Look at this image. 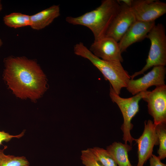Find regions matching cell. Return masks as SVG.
Wrapping results in <instances>:
<instances>
[{
    "label": "cell",
    "mask_w": 166,
    "mask_h": 166,
    "mask_svg": "<svg viewBox=\"0 0 166 166\" xmlns=\"http://www.w3.org/2000/svg\"><path fill=\"white\" fill-rule=\"evenodd\" d=\"M120 6L117 0H103L94 10L78 17L68 16L65 20L70 24L82 25L89 28L96 41L105 36Z\"/></svg>",
    "instance_id": "cell-2"
},
{
    "label": "cell",
    "mask_w": 166,
    "mask_h": 166,
    "mask_svg": "<svg viewBox=\"0 0 166 166\" xmlns=\"http://www.w3.org/2000/svg\"><path fill=\"white\" fill-rule=\"evenodd\" d=\"M132 149L131 146L128 144L115 142L108 146L106 150L118 166H132L128 154Z\"/></svg>",
    "instance_id": "cell-14"
},
{
    "label": "cell",
    "mask_w": 166,
    "mask_h": 166,
    "mask_svg": "<svg viewBox=\"0 0 166 166\" xmlns=\"http://www.w3.org/2000/svg\"><path fill=\"white\" fill-rule=\"evenodd\" d=\"M144 124L142 134L134 140L138 145V161L137 166H143L153 154L154 146L159 145L156 125L150 120L145 121Z\"/></svg>",
    "instance_id": "cell-6"
},
{
    "label": "cell",
    "mask_w": 166,
    "mask_h": 166,
    "mask_svg": "<svg viewBox=\"0 0 166 166\" xmlns=\"http://www.w3.org/2000/svg\"><path fill=\"white\" fill-rule=\"evenodd\" d=\"M4 24L7 26L14 28L30 26V16L20 13H13L4 16Z\"/></svg>",
    "instance_id": "cell-15"
},
{
    "label": "cell",
    "mask_w": 166,
    "mask_h": 166,
    "mask_svg": "<svg viewBox=\"0 0 166 166\" xmlns=\"http://www.w3.org/2000/svg\"><path fill=\"white\" fill-rule=\"evenodd\" d=\"M3 44L2 42L1 38H0V48L2 46Z\"/></svg>",
    "instance_id": "cell-24"
},
{
    "label": "cell",
    "mask_w": 166,
    "mask_h": 166,
    "mask_svg": "<svg viewBox=\"0 0 166 166\" xmlns=\"http://www.w3.org/2000/svg\"><path fill=\"white\" fill-rule=\"evenodd\" d=\"M166 73L165 66H154L151 70L142 77L136 80L131 78L128 83L127 89L132 95H135L147 91L151 86L157 87L165 85Z\"/></svg>",
    "instance_id": "cell-9"
},
{
    "label": "cell",
    "mask_w": 166,
    "mask_h": 166,
    "mask_svg": "<svg viewBox=\"0 0 166 166\" xmlns=\"http://www.w3.org/2000/svg\"><path fill=\"white\" fill-rule=\"evenodd\" d=\"M166 124H160L156 125V130L157 135L159 148L157 153L158 157L161 160L166 157Z\"/></svg>",
    "instance_id": "cell-17"
},
{
    "label": "cell",
    "mask_w": 166,
    "mask_h": 166,
    "mask_svg": "<svg viewBox=\"0 0 166 166\" xmlns=\"http://www.w3.org/2000/svg\"><path fill=\"white\" fill-rule=\"evenodd\" d=\"M7 148L5 146L3 149H0V166H29L30 163L24 156H16L6 155L4 152Z\"/></svg>",
    "instance_id": "cell-16"
},
{
    "label": "cell",
    "mask_w": 166,
    "mask_h": 166,
    "mask_svg": "<svg viewBox=\"0 0 166 166\" xmlns=\"http://www.w3.org/2000/svg\"><path fill=\"white\" fill-rule=\"evenodd\" d=\"M118 1L119 2L123 3L130 7L132 0H120Z\"/></svg>",
    "instance_id": "cell-22"
},
{
    "label": "cell",
    "mask_w": 166,
    "mask_h": 166,
    "mask_svg": "<svg viewBox=\"0 0 166 166\" xmlns=\"http://www.w3.org/2000/svg\"><path fill=\"white\" fill-rule=\"evenodd\" d=\"M119 2L120 4L119 10L105 35L113 39L117 42L136 21L130 7L123 3Z\"/></svg>",
    "instance_id": "cell-10"
},
{
    "label": "cell",
    "mask_w": 166,
    "mask_h": 166,
    "mask_svg": "<svg viewBox=\"0 0 166 166\" xmlns=\"http://www.w3.org/2000/svg\"><path fill=\"white\" fill-rule=\"evenodd\" d=\"M81 159L85 166H104L96 159L90 148L81 151Z\"/></svg>",
    "instance_id": "cell-19"
},
{
    "label": "cell",
    "mask_w": 166,
    "mask_h": 166,
    "mask_svg": "<svg viewBox=\"0 0 166 166\" xmlns=\"http://www.w3.org/2000/svg\"><path fill=\"white\" fill-rule=\"evenodd\" d=\"M60 15L59 5H53L34 15L30 16L31 28L39 30L49 26Z\"/></svg>",
    "instance_id": "cell-13"
},
{
    "label": "cell",
    "mask_w": 166,
    "mask_h": 166,
    "mask_svg": "<svg viewBox=\"0 0 166 166\" xmlns=\"http://www.w3.org/2000/svg\"><path fill=\"white\" fill-rule=\"evenodd\" d=\"M148 91L147 90L140 92L131 97L123 98L116 93L111 85L110 86V97L113 102L116 103L119 107L123 118V123L121 127L123 133V140L125 144L128 142L131 146L133 141L135 140L130 133L133 127L131 120L139 111V101Z\"/></svg>",
    "instance_id": "cell-5"
},
{
    "label": "cell",
    "mask_w": 166,
    "mask_h": 166,
    "mask_svg": "<svg viewBox=\"0 0 166 166\" xmlns=\"http://www.w3.org/2000/svg\"><path fill=\"white\" fill-rule=\"evenodd\" d=\"M89 49L95 56L104 60L123 61L118 42L109 37L105 36L94 41Z\"/></svg>",
    "instance_id": "cell-11"
},
{
    "label": "cell",
    "mask_w": 166,
    "mask_h": 166,
    "mask_svg": "<svg viewBox=\"0 0 166 166\" xmlns=\"http://www.w3.org/2000/svg\"><path fill=\"white\" fill-rule=\"evenodd\" d=\"M155 24V21L145 22L136 20L118 42L121 52L125 51L132 44L146 38L148 34Z\"/></svg>",
    "instance_id": "cell-12"
},
{
    "label": "cell",
    "mask_w": 166,
    "mask_h": 166,
    "mask_svg": "<svg viewBox=\"0 0 166 166\" xmlns=\"http://www.w3.org/2000/svg\"><path fill=\"white\" fill-rule=\"evenodd\" d=\"M4 63V79L17 97L35 101L45 91L46 77L35 61L9 57Z\"/></svg>",
    "instance_id": "cell-1"
},
{
    "label": "cell",
    "mask_w": 166,
    "mask_h": 166,
    "mask_svg": "<svg viewBox=\"0 0 166 166\" xmlns=\"http://www.w3.org/2000/svg\"><path fill=\"white\" fill-rule=\"evenodd\" d=\"M90 149L96 159L104 166H118L106 150L98 147Z\"/></svg>",
    "instance_id": "cell-18"
},
{
    "label": "cell",
    "mask_w": 166,
    "mask_h": 166,
    "mask_svg": "<svg viewBox=\"0 0 166 166\" xmlns=\"http://www.w3.org/2000/svg\"><path fill=\"white\" fill-rule=\"evenodd\" d=\"M151 46L146 64L140 71L130 76L131 79L144 73L152 67L166 65V35L164 26L161 23L155 25L148 34Z\"/></svg>",
    "instance_id": "cell-4"
},
{
    "label": "cell",
    "mask_w": 166,
    "mask_h": 166,
    "mask_svg": "<svg viewBox=\"0 0 166 166\" xmlns=\"http://www.w3.org/2000/svg\"><path fill=\"white\" fill-rule=\"evenodd\" d=\"M25 130H24L19 134L14 136L4 131H0V145H2L3 141L8 142L13 138H19L24 136Z\"/></svg>",
    "instance_id": "cell-20"
},
{
    "label": "cell",
    "mask_w": 166,
    "mask_h": 166,
    "mask_svg": "<svg viewBox=\"0 0 166 166\" xmlns=\"http://www.w3.org/2000/svg\"><path fill=\"white\" fill-rule=\"evenodd\" d=\"M136 20H155L166 13V3L156 0H132L130 7Z\"/></svg>",
    "instance_id": "cell-7"
},
{
    "label": "cell",
    "mask_w": 166,
    "mask_h": 166,
    "mask_svg": "<svg viewBox=\"0 0 166 166\" xmlns=\"http://www.w3.org/2000/svg\"><path fill=\"white\" fill-rule=\"evenodd\" d=\"M73 50L75 54L88 59L98 69L117 94H120L123 88L127 87L130 76L124 69L121 62L105 61L96 57L81 42L75 45Z\"/></svg>",
    "instance_id": "cell-3"
},
{
    "label": "cell",
    "mask_w": 166,
    "mask_h": 166,
    "mask_svg": "<svg viewBox=\"0 0 166 166\" xmlns=\"http://www.w3.org/2000/svg\"><path fill=\"white\" fill-rule=\"evenodd\" d=\"M150 166H166V165L162 163L158 156L152 154L149 159Z\"/></svg>",
    "instance_id": "cell-21"
},
{
    "label": "cell",
    "mask_w": 166,
    "mask_h": 166,
    "mask_svg": "<svg viewBox=\"0 0 166 166\" xmlns=\"http://www.w3.org/2000/svg\"><path fill=\"white\" fill-rule=\"evenodd\" d=\"M2 6L1 3V1L0 0V12L2 10Z\"/></svg>",
    "instance_id": "cell-23"
},
{
    "label": "cell",
    "mask_w": 166,
    "mask_h": 166,
    "mask_svg": "<svg viewBox=\"0 0 166 166\" xmlns=\"http://www.w3.org/2000/svg\"><path fill=\"white\" fill-rule=\"evenodd\" d=\"M142 99L148 103L149 113L153 118V123L157 124L166 123V85L156 87L152 91H148Z\"/></svg>",
    "instance_id": "cell-8"
}]
</instances>
